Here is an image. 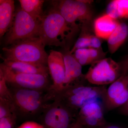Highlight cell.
<instances>
[{
    "mask_svg": "<svg viewBox=\"0 0 128 128\" xmlns=\"http://www.w3.org/2000/svg\"><path fill=\"white\" fill-rule=\"evenodd\" d=\"M17 118L16 116L0 118V128H13L16 125Z\"/></svg>",
    "mask_w": 128,
    "mask_h": 128,
    "instance_id": "obj_24",
    "label": "cell"
},
{
    "mask_svg": "<svg viewBox=\"0 0 128 128\" xmlns=\"http://www.w3.org/2000/svg\"><path fill=\"white\" fill-rule=\"evenodd\" d=\"M40 21L19 8L15 12L13 23L6 34L4 42L11 45L19 41L38 37Z\"/></svg>",
    "mask_w": 128,
    "mask_h": 128,
    "instance_id": "obj_5",
    "label": "cell"
},
{
    "mask_svg": "<svg viewBox=\"0 0 128 128\" xmlns=\"http://www.w3.org/2000/svg\"><path fill=\"white\" fill-rule=\"evenodd\" d=\"M48 66L52 80L49 91L54 99L56 95L64 88L65 67L63 54L56 50H50L48 56Z\"/></svg>",
    "mask_w": 128,
    "mask_h": 128,
    "instance_id": "obj_11",
    "label": "cell"
},
{
    "mask_svg": "<svg viewBox=\"0 0 128 128\" xmlns=\"http://www.w3.org/2000/svg\"><path fill=\"white\" fill-rule=\"evenodd\" d=\"M14 116H17L13 102L0 98V118Z\"/></svg>",
    "mask_w": 128,
    "mask_h": 128,
    "instance_id": "obj_20",
    "label": "cell"
},
{
    "mask_svg": "<svg viewBox=\"0 0 128 128\" xmlns=\"http://www.w3.org/2000/svg\"><path fill=\"white\" fill-rule=\"evenodd\" d=\"M128 100V74H122L107 88L103 99L104 108L111 110L119 108Z\"/></svg>",
    "mask_w": 128,
    "mask_h": 128,
    "instance_id": "obj_10",
    "label": "cell"
},
{
    "mask_svg": "<svg viewBox=\"0 0 128 128\" xmlns=\"http://www.w3.org/2000/svg\"><path fill=\"white\" fill-rule=\"evenodd\" d=\"M89 40V48L95 49L102 48V41L101 38L97 36L96 35L88 34Z\"/></svg>",
    "mask_w": 128,
    "mask_h": 128,
    "instance_id": "obj_25",
    "label": "cell"
},
{
    "mask_svg": "<svg viewBox=\"0 0 128 128\" xmlns=\"http://www.w3.org/2000/svg\"><path fill=\"white\" fill-rule=\"evenodd\" d=\"M18 128H44L41 124L32 121H28L22 124Z\"/></svg>",
    "mask_w": 128,
    "mask_h": 128,
    "instance_id": "obj_26",
    "label": "cell"
},
{
    "mask_svg": "<svg viewBox=\"0 0 128 128\" xmlns=\"http://www.w3.org/2000/svg\"><path fill=\"white\" fill-rule=\"evenodd\" d=\"M104 106L102 101H96L84 105L78 112L77 121L84 128H100L105 126Z\"/></svg>",
    "mask_w": 128,
    "mask_h": 128,
    "instance_id": "obj_12",
    "label": "cell"
},
{
    "mask_svg": "<svg viewBox=\"0 0 128 128\" xmlns=\"http://www.w3.org/2000/svg\"><path fill=\"white\" fill-rule=\"evenodd\" d=\"M77 116L57 100H54L41 116L44 128H70L76 122Z\"/></svg>",
    "mask_w": 128,
    "mask_h": 128,
    "instance_id": "obj_9",
    "label": "cell"
},
{
    "mask_svg": "<svg viewBox=\"0 0 128 128\" xmlns=\"http://www.w3.org/2000/svg\"><path fill=\"white\" fill-rule=\"evenodd\" d=\"M122 75L121 64L108 58L92 63L84 77L90 84L104 86L111 84Z\"/></svg>",
    "mask_w": 128,
    "mask_h": 128,
    "instance_id": "obj_6",
    "label": "cell"
},
{
    "mask_svg": "<svg viewBox=\"0 0 128 128\" xmlns=\"http://www.w3.org/2000/svg\"><path fill=\"white\" fill-rule=\"evenodd\" d=\"M122 74H128V56L120 64Z\"/></svg>",
    "mask_w": 128,
    "mask_h": 128,
    "instance_id": "obj_27",
    "label": "cell"
},
{
    "mask_svg": "<svg viewBox=\"0 0 128 128\" xmlns=\"http://www.w3.org/2000/svg\"><path fill=\"white\" fill-rule=\"evenodd\" d=\"M0 98L5 99L11 102L12 100V96L9 87L6 82L3 75L0 72Z\"/></svg>",
    "mask_w": 128,
    "mask_h": 128,
    "instance_id": "obj_22",
    "label": "cell"
},
{
    "mask_svg": "<svg viewBox=\"0 0 128 128\" xmlns=\"http://www.w3.org/2000/svg\"><path fill=\"white\" fill-rule=\"evenodd\" d=\"M14 2L0 0V36L2 38L11 27L15 16Z\"/></svg>",
    "mask_w": 128,
    "mask_h": 128,
    "instance_id": "obj_16",
    "label": "cell"
},
{
    "mask_svg": "<svg viewBox=\"0 0 128 128\" xmlns=\"http://www.w3.org/2000/svg\"><path fill=\"white\" fill-rule=\"evenodd\" d=\"M99 128H121L118 126L115 125H111V126H104L102 127H100Z\"/></svg>",
    "mask_w": 128,
    "mask_h": 128,
    "instance_id": "obj_30",
    "label": "cell"
},
{
    "mask_svg": "<svg viewBox=\"0 0 128 128\" xmlns=\"http://www.w3.org/2000/svg\"><path fill=\"white\" fill-rule=\"evenodd\" d=\"M0 72L3 75L8 85L11 87L47 90L49 89L51 85L49 80L48 74L16 73L2 63L0 65Z\"/></svg>",
    "mask_w": 128,
    "mask_h": 128,
    "instance_id": "obj_8",
    "label": "cell"
},
{
    "mask_svg": "<svg viewBox=\"0 0 128 128\" xmlns=\"http://www.w3.org/2000/svg\"><path fill=\"white\" fill-rule=\"evenodd\" d=\"M89 47L88 34H82L78 38L72 48L70 50V53L71 54H72L77 50L89 48Z\"/></svg>",
    "mask_w": 128,
    "mask_h": 128,
    "instance_id": "obj_23",
    "label": "cell"
},
{
    "mask_svg": "<svg viewBox=\"0 0 128 128\" xmlns=\"http://www.w3.org/2000/svg\"><path fill=\"white\" fill-rule=\"evenodd\" d=\"M107 88L93 86L83 83L76 84L63 89L56 95L54 100L60 102L77 116L78 112L86 104L96 101H102Z\"/></svg>",
    "mask_w": 128,
    "mask_h": 128,
    "instance_id": "obj_3",
    "label": "cell"
},
{
    "mask_svg": "<svg viewBox=\"0 0 128 128\" xmlns=\"http://www.w3.org/2000/svg\"><path fill=\"white\" fill-rule=\"evenodd\" d=\"M72 54L82 66L91 65L93 63L89 58L88 48L77 50Z\"/></svg>",
    "mask_w": 128,
    "mask_h": 128,
    "instance_id": "obj_21",
    "label": "cell"
},
{
    "mask_svg": "<svg viewBox=\"0 0 128 128\" xmlns=\"http://www.w3.org/2000/svg\"><path fill=\"white\" fill-rule=\"evenodd\" d=\"M2 64L16 73L28 74H48V68L47 65L42 64L8 60L2 58Z\"/></svg>",
    "mask_w": 128,
    "mask_h": 128,
    "instance_id": "obj_14",
    "label": "cell"
},
{
    "mask_svg": "<svg viewBox=\"0 0 128 128\" xmlns=\"http://www.w3.org/2000/svg\"><path fill=\"white\" fill-rule=\"evenodd\" d=\"M70 128H84L76 120V122Z\"/></svg>",
    "mask_w": 128,
    "mask_h": 128,
    "instance_id": "obj_29",
    "label": "cell"
},
{
    "mask_svg": "<svg viewBox=\"0 0 128 128\" xmlns=\"http://www.w3.org/2000/svg\"><path fill=\"white\" fill-rule=\"evenodd\" d=\"M106 14L117 19L128 18V0H114L107 6Z\"/></svg>",
    "mask_w": 128,
    "mask_h": 128,
    "instance_id": "obj_18",
    "label": "cell"
},
{
    "mask_svg": "<svg viewBox=\"0 0 128 128\" xmlns=\"http://www.w3.org/2000/svg\"><path fill=\"white\" fill-rule=\"evenodd\" d=\"M9 87L18 118H31L41 116L54 101L49 89L38 90Z\"/></svg>",
    "mask_w": 128,
    "mask_h": 128,
    "instance_id": "obj_2",
    "label": "cell"
},
{
    "mask_svg": "<svg viewBox=\"0 0 128 128\" xmlns=\"http://www.w3.org/2000/svg\"><path fill=\"white\" fill-rule=\"evenodd\" d=\"M21 8L34 19L41 21L44 15L42 0H19Z\"/></svg>",
    "mask_w": 128,
    "mask_h": 128,
    "instance_id": "obj_19",
    "label": "cell"
},
{
    "mask_svg": "<svg viewBox=\"0 0 128 128\" xmlns=\"http://www.w3.org/2000/svg\"><path fill=\"white\" fill-rule=\"evenodd\" d=\"M128 36V25L124 22H120L117 28L108 40L110 52L113 54L122 46Z\"/></svg>",
    "mask_w": 128,
    "mask_h": 128,
    "instance_id": "obj_17",
    "label": "cell"
},
{
    "mask_svg": "<svg viewBox=\"0 0 128 128\" xmlns=\"http://www.w3.org/2000/svg\"><path fill=\"white\" fill-rule=\"evenodd\" d=\"M63 55L65 67V77L63 89L73 85L82 83L80 79H84V75L82 73V66L72 54H70V51Z\"/></svg>",
    "mask_w": 128,
    "mask_h": 128,
    "instance_id": "obj_13",
    "label": "cell"
},
{
    "mask_svg": "<svg viewBox=\"0 0 128 128\" xmlns=\"http://www.w3.org/2000/svg\"><path fill=\"white\" fill-rule=\"evenodd\" d=\"M54 2V1H53ZM92 1L84 0H62L53 2V7L70 25L79 28L77 22L82 23L90 22L92 18L90 4Z\"/></svg>",
    "mask_w": 128,
    "mask_h": 128,
    "instance_id": "obj_7",
    "label": "cell"
},
{
    "mask_svg": "<svg viewBox=\"0 0 128 128\" xmlns=\"http://www.w3.org/2000/svg\"><path fill=\"white\" fill-rule=\"evenodd\" d=\"M119 23L117 19L107 14H104L94 21L95 35L101 39L108 40Z\"/></svg>",
    "mask_w": 128,
    "mask_h": 128,
    "instance_id": "obj_15",
    "label": "cell"
},
{
    "mask_svg": "<svg viewBox=\"0 0 128 128\" xmlns=\"http://www.w3.org/2000/svg\"><path fill=\"white\" fill-rule=\"evenodd\" d=\"M78 29L69 24L53 7L40 21L38 37L44 46L66 48Z\"/></svg>",
    "mask_w": 128,
    "mask_h": 128,
    "instance_id": "obj_1",
    "label": "cell"
},
{
    "mask_svg": "<svg viewBox=\"0 0 128 128\" xmlns=\"http://www.w3.org/2000/svg\"><path fill=\"white\" fill-rule=\"evenodd\" d=\"M119 108L120 112L121 114L128 116V100L125 104Z\"/></svg>",
    "mask_w": 128,
    "mask_h": 128,
    "instance_id": "obj_28",
    "label": "cell"
},
{
    "mask_svg": "<svg viewBox=\"0 0 128 128\" xmlns=\"http://www.w3.org/2000/svg\"><path fill=\"white\" fill-rule=\"evenodd\" d=\"M39 37L17 42L2 48L5 59L48 65V55Z\"/></svg>",
    "mask_w": 128,
    "mask_h": 128,
    "instance_id": "obj_4",
    "label": "cell"
}]
</instances>
